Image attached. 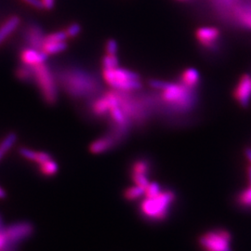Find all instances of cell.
Listing matches in <instances>:
<instances>
[{"label": "cell", "mask_w": 251, "mask_h": 251, "mask_svg": "<svg viewBox=\"0 0 251 251\" xmlns=\"http://www.w3.org/2000/svg\"><path fill=\"white\" fill-rule=\"evenodd\" d=\"M149 85L157 90H162L161 100L167 107L176 113H184L193 107L195 95L192 89L182 84H172L160 80H150Z\"/></svg>", "instance_id": "cell-1"}, {"label": "cell", "mask_w": 251, "mask_h": 251, "mask_svg": "<svg viewBox=\"0 0 251 251\" xmlns=\"http://www.w3.org/2000/svg\"><path fill=\"white\" fill-rule=\"evenodd\" d=\"M175 199L176 196L171 190H162L155 198H145L140 205L141 215L148 221L162 222L168 218Z\"/></svg>", "instance_id": "cell-2"}, {"label": "cell", "mask_w": 251, "mask_h": 251, "mask_svg": "<svg viewBox=\"0 0 251 251\" xmlns=\"http://www.w3.org/2000/svg\"><path fill=\"white\" fill-rule=\"evenodd\" d=\"M34 80L41 91L42 97L49 105H53L58 99V90L53 75L45 63L32 66Z\"/></svg>", "instance_id": "cell-3"}, {"label": "cell", "mask_w": 251, "mask_h": 251, "mask_svg": "<svg viewBox=\"0 0 251 251\" xmlns=\"http://www.w3.org/2000/svg\"><path fill=\"white\" fill-rule=\"evenodd\" d=\"M61 82H75V84H69L63 86L64 90L68 94L75 97L88 96L89 94H93L98 89V83L90 76L88 74L83 72H68L62 75Z\"/></svg>", "instance_id": "cell-4"}, {"label": "cell", "mask_w": 251, "mask_h": 251, "mask_svg": "<svg viewBox=\"0 0 251 251\" xmlns=\"http://www.w3.org/2000/svg\"><path fill=\"white\" fill-rule=\"evenodd\" d=\"M231 241V233L222 229L206 232L199 238V244L204 251H232Z\"/></svg>", "instance_id": "cell-5"}, {"label": "cell", "mask_w": 251, "mask_h": 251, "mask_svg": "<svg viewBox=\"0 0 251 251\" xmlns=\"http://www.w3.org/2000/svg\"><path fill=\"white\" fill-rule=\"evenodd\" d=\"M128 131L129 129L126 128L113 126L111 132L91 143L89 150L93 154H100L108 152L117 147L118 144H121L125 140V138H126Z\"/></svg>", "instance_id": "cell-6"}, {"label": "cell", "mask_w": 251, "mask_h": 251, "mask_svg": "<svg viewBox=\"0 0 251 251\" xmlns=\"http://www.w3.org/2000/svg\"><path fill=\"white\" fill-rule=\"evenodd\" d=\"M7 246L5 250L16 251L19 244L31 237L35 233V226L29 222H19L9 225L5 229Z\"/></svg>", "instance_id": "cell-7"}, {"label": "cell", "mask_w": 251, "mask_h": 251, "mask_svg": "<svg viewBox=\"0 0 251 251\" xmlns=\"http://www.w3.org/2000/svg\"><path fill=\"white\" fill-rule=\"evenodd\" d=\"M103 77L108 84L115 88L117 83L126 80H140V75L137 73L121 68L103 69Z\"/></svg>", "instance_id": "cell-8"}, {"label": "cell", "mask_w": 251, "mask_h": 251, "mask_svg": "<svg viewBox=\"0 0 251 251\" xmlns=\"http://www.w3.org/2000/svg\"><path fill=\"white\" fill-rule=\"evenodd\" d=\"M234 99L242 106H248L251 98V77L248 75H243L238 82L234 92Z\"/></svg>", "instance_id": "cell-9"}, {"label": "cell", "mask_w": 251, "mask_h": 251, "mask_svg": "<svg viewBox=\"0 0 251 251\" xmlns=\"http://www.w3.org/2000/svg\"><path fill=\"white\" fill-rule=\"evenodd\" d=\"M220 37V31L215 27H202L197 31L199 43L206 49L214 48Z\"/></svg>", "instance_id": "cell-10"}, {"label": "cell", "mask_w": 251, "mask_h": 251, "mask_svg": "<svg viewBox=\"0 0 251 251\" xmlns=\"http://www.w3.org/2000/svg\"><path fill=\"white\" fill-rule=\"evenodd\" d=\"M44 32L42 28L36 25H30L25 32V39L31 49L42 50L44 45Z\"/></svg>", "instance_id": "cell-11"}, {"label": "cell", "mask_w": 251, "mask_h": 251, "mask_svg": "<svg viewBox=\"0 0 251 251\" xmlns=\"http://www.w3.org/2000/svg\"><path fill=\"white\" fill-rule=\"evenodd\" d=\"M48 59V54L43 50H38L35 49H25L21 53V60L24 64L34 66L40 63H44Z\"/></svg>", "instance_id": "cell-12"}, {"label": "cell", "mask_w": 251, "mask_h": 251, "mask_svg": "<svg viewBox=\"0 0 251 251\" xmlns=\"http://www.w3.org/2000/svg\"><path fill=\"white\" fill-rule=\"evenodd\" d=\"M20 155L29 161L35 162L37 165L52 158L51 154L43 151H35L26 147H21L18 150Z\"/></svg>", "instance_id": "cell-13"}, {"label": "cell", "mask_w": 251, "mask_h": 251, "mask_svg": "<svg viewBox=\"0 0 251 251\" xmlns=\"http://www.w3.org/2000/svg\"><path fill=\"white\" fill-rule=\"evenodd\" d=\"M21 20L18 16H11L0 26V45L19 26Z\"/></svg>", "instance_id": "cell-14"}, {"label": "cell", "mask_w": 251, "mask_h": 251, "mask_svg": "<svg viewBox=\"0 0 251 251\" xmlns=\"http://www.w3.org/2000/svg\"><path fill=\"white\" fill-rule=\"evenodd\" d=\"M233 13L241 25L251 29V9L236 5L233 7Z\"/></svg>", "instance_id": "cell-15"}, {"label": "cell", "mask_w": 251, "mask_h": 251, "mask_svg": "<svg viewBox=\"0 0 251 251\" xmlns=\"http://www.w3.org/2000/svg\"><path fill=\"white\" fill-rule=\"evenodd\" d=\"M181 84L189 89L196 88L199 83V74L195 69H187L182 73L180 76Z\"/></svg>", "instance_id": "cell-16"}, {"label": "cell", "mask_w": 251, "mask_h": 251, "mask_svg": "<svg viewBox=\"0 0 251 251\" xmlns=\"http://www.w3.org/2000/svg\"><path fill=\"white\" fill-rule=\"evenodd\" d=\"M151 171L150 161L144 158L137 159L132 163L130 168V174H142L148 176Z\"/></svg>", "instance_id": "cell-17"}, {"label": "cell", "mask_w": 251, "mask_h": 251, "mask_svg": "<svg viewBox=\"0 0 251 251\" xmlns=\"http://www.w3.org/2000/svg\"><path fill=\"white\" fill-rule=\"evenodd\" d=\"M38 171L45 177H52L59 171V165L53 158L38 165Z\"/></svg>", "instance_id": "cell-18"}, {"label": "cell", "mask_w": 251, "mask_h": 251, "mask_svg": "<svg viewBox=\"0 0 251 251\" xmlns=\"http://www.w3.org/2000/svg\"><path fill=\"white\" fill-rule=\"evenodd\" d=\"M16 141H17V134L14 132H9V134L2 140V142L0 143V162L5 156V154L13 147Z\"/></svg>", "instance_id": "cell-19"}, {"label": "cell", "mask_w": 251, "mask_h": 251, "mask_svg": "<svg viewBox=\"0 0 251 251\" xmlns=\"http://www.w3.org/2000/svg\"><path fill=\"white\" fill-rule=\"evenodd\" d=\"M144 192H145V188H143L138 185H134V186H130V187L125 189L123 196L126 200L132 202V201H136V200L143 198L144 196Z\"/></svg>", "instance_id": "cell-20"}, {"label": "cell", "mask_w": 251, "mask_h": 251, "mask_svg": "<svg viewBox=\"0 0 251 251\" xmlns=\"http://www.w3.org/2000/svg\"><path fill=\"white\" fill-rule=\"evenodd\" d=\"M67 49V44L65 41H61V42H46L43 45L42 50L45 53L50 55V54L59 53Z\"/></svg>", "instance_id": "cell-21"}, {"label": "cell", "mask_w": 251, "mask_h": 251, "mask_svg": "<svg viewBox=\"0 0 251 251\" xmlns=\"http://www.w3.org/2000/svg\"><path fill=\"white\" fill-rule=\"evenodd\" d=\"M16 75L19 79L23 81H31L34 79V75H33V70L32 66L30 65H23L19 67L16 71Z\"/></svg>", "instance_id": "cell-22"}, {"label": "cell", "mask_w": 251, "mask_h": 251, "mask_svg": "<svg viewBox=\"0 0 251 251\" xmlns=\"http://www.w3.org/2000/svg\"><path fill=\"white\" fill-rule=\"evenodd\" d=\"M237 203L244 207L251 208V185L239 194L237 198Z\"/></svg>", "instance_id": "cell-23"}, {"label": "cell", "mask_w": 251, "mask_h": 251, "mask_svg": "<svg viewBox=\"0 0 251 251\" xmlns=\"http://www.w3.org/2000/svg\"><path fill=\"white\" fill-rule=\"evenodd\" d=\"M162 189L157 182H150L145 188L144 197L146 198H155L161 193Z\"/></svg>", "instance_id": "cell-24"}, {"label": "cell", "mask_w": 251, "mask_h": 251, "mask_svg": "<svg viewBox=\"0 0 251 251\" xmlns=\"http://www.w3.org/2000/svg\"><path fill=\"white\" fill-rule=\"evenodd\" d=\"M67 38H68V36L66 34V31L56 32L53 34H50L48 36H45L44 43L46 42H61V41H65Z\"/></svg>", "instance_id": "cell-25"}, {"label": "cell", "mask_w": 251, "mask_h": 251, "mask_svg": "<svg viewBox=\"0 0 251 251\" xmlns=\"http://www.w3.org/2000/svg\"><path fill=\"white\" fill-rule=\"evenodd\" d=\"M102 64H103V69L117 68L118 67V59L117 58V55L107 54L102 59Z\"/></svg>", "instance_id": "cell-26"}, {"label": "cell", "mask_w": 251, "mask_h": 251, "mask_svg": "<svg viewBox=\"0 0 251 251\" xmlns=\"http://www.w3.org/2000/svg\"><path fill=\"white\" fill-rule=\"evenodd\" d=\"M131 179L134 182L135 185L141 186L143 188H146L147 185L150 183L149 178L146 175H142V174H130Z\"/></svg>", "instance_id": "cell-27"}, {"label": "cell", "mask_w": 251, "mask_h": 251, "mask_svg": "<svg viewBox=\"0 0 251 251\" xmlns=\"http://www.w3.org/2000/svg\"><path fill=\"white\" fill-rule=\"evenodd\" d=\"M80 32L81 26L80 25H78V24H73L66 30V34L68 37H75V36H77Z\"/></svg>", "instance_id": "cell-28"}, {"label": "cell", "mask_w": 251, "mask_h": 251, "mask_svg": "<svg viewBox=\"0 0 251 251\" xmlns=\"http://www.w3.org/2000/svg\"><path fill=\"white\" fill-rule=\"evenodd\" d=\"M106 51L109 55H117V42L115 39H109L106 43Z\"/></svg>", "instance_id": "cell-29"}, {"label": "cell", "mask_w": 251, "mask_h": 251, "mask_svg": "<svg viewBox=\"0 0 251 251\" xmlns=\"http://www.w3.org/2000/svg\"><path fill=\"white\" fill-rule=\"evenodd\" d=\"M24 2H25L27 4H29L30 6L34 7L36 9H44V6L41 0H23Z\"/></svg>", "instance_id": "cell-30"}, {"label": "cell", "mask_w": 251, "mask_h": 251, "mask_svg": "<svg viewBox=\"0 0 251 251\" xmlns=\"http://www.w3.org/2000/svg\"><path fill=\"white\" fill-rule=\"evenodd\" d=\"M6 246H7V236H6V233L4 230V231L0 232V251H4Z\"/></svg>", "instance_id": "cell-31"}, {"label": "cell", "mask_w": 251, "mask_h": 251, "mask_svg": "<svg viewBox=\"0 0 251 251\" xmlns=\"http://www.w3.org/2000/svg\"><path fill=\"white\" fill-rule=\"evenodd\" d=\"M41 1L43 3L44 9H48V10L53 9L55 0H41Z\"/></svg>", "instance_id": "cell-32"}, {"label": "cell", "mask_w": 251, "mask_h": 251, "mask_svg": "<svg viewBox=\"0 0 251 251\" xmlns=\"http://www.w3.org/2000/svg\"><path fill=\"white\" fill-rule=\"evenodd\" d=\"M7 198V193L5 192V190L2 188L1 186H0V200H2V199H5V198Z\"/></svg>", "instance_id": "cell-33"}, {"label": "cell", "mask_w": 251, "mask_h": 251, "mask_svg": "<svg viewBox=\"0 0 251 251\" xmlns=\"http://www.w3.org/2000/svg\"><path fill=\"white\" fill-rule=\"evenodd\" d=\"M5 228H6V226L4 225V222H3V219H2V217H1V215H0V232L4 231V230H5Z\"/></svg>", "instance_id": "cell-34"}, {"label": "cell", "mask_w": 251, "mask_h": 251, "mask_svg": "<svg viewBox=\"0 0 251 251\" xmlns=\"http://www.w3.org/2000/svg\"><path fill=\"white\" fill-rule=\"evenodd\" d=\"M246 156L249 159V161L251 162V149H247L246 150Z\"/></svg>", "instance_id": "cell-35"}, {"label": "cell", "mask_w": 251, "mask_h": 251, "mask_svg": "<svg viewBox=\"0 0 251 251\" xmlns=\"http://www.w3.org/2000/svg\"><path fill=\"white\" fill-rule=\"evenodd\" d=\"M248 176H249V179H250V182H251V166H250L249 169H248Z\"/></svg>", "instance_id": "cell-36"}]
</instances>
